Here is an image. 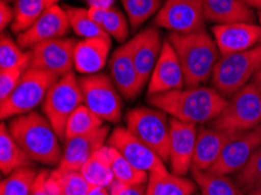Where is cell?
<instances>
[{"instance_id":"cell-1","label":"cell","mask_w":261,"mask_h":195,"mask_svg":"<svg viewBox=\"0 0 261 195\" xmlns=\"http://www.w3.org/2000/svg\"><path fill=\"white\" fill-rule=\"evenodd\" d=\"M227 101L217 89L204 86L187 87L148 96L151 106L178 121L196 125L213 121L226 106Z\"/></svg>"},{"instance_id":"cell-2","label":"cell","mask_w":261,"mask_h":195,"mask_svg":"<svg viewBox=\"0 0 261 195\" xmlns=\"http://www.w3.org/2000/svg\"><path fill=\"white\" fill-rule=\"evenodd\" d=\"M169 42L183 68L185 87L203 86L212 78L220 53L211 35L200 30L193 33H170Z\"/></svg>"},{"instance_id":"cell-3","label":"cell","mask_w":261,"mask_h":195,"mask_svg":"<svg viewBox=\"0 0 261 195\" xmlns=\"http://www.w3.org/2000/svg\"><path fill=\"white\" fill-rule=\"evenodd\" d=\"M9 130L15 142L32 161L45 165H59L63 151L57 131L46 116L32 111L11 118Z\"/></svg>"},{"instance_id":"cell-4","label":"cell","mask_w":261,"mask_h":195,"mask_svg":"<svg viewBox=\"0 0 261 195\" xmlns=\"http://www.w3.org/2000/svg\"><path fill=\"white\" fill-rule=\"evenodd\" d=\"M210 125L228 133H243L261 125V94L254 83L251 81L231 96Z\"/></svg>"},{"instance_id":"cell-5","label":"cell","mask_w":261,"mask_h":195,"mask_svg":"<svg viewBox=\"0 0 261 195\" xmlns=\"http://www.w3.org/2000/svg\"><path fill=\"white\" fill-rule=\"evenodd\" d=\"M261 69V43L251 49L220 57L212 74V85L224 96H233Z\"/></svg>"},{"instance_id":"cell-6","label":"cell","mask_w":261,"mask_h":195,"mask_svg":"<svg viewBox=\"0 0 261 195\" xmlns=\"http://www.w3.org/2000/svg\"><path fill=\"white\" fill-rule=\"evenodd\" d=\"M60 77L46 70L30 67L12 94L0 102V116L3 121L30 114L42 104L48 90Z\"/></svg>"},{"instance_id":"cell-7","label":"cell","mask_w":261,"mask_h":195,"mask_svg":"<svg viewBox=\"0 0 261 195\" xmlns=\"http://www.w3.org/2000/svg\"><path fill=\"white\" fill-rule=\"evenodd\" d=\"M126 129L155 151L164 161H169L170 121L168 114L157 107L141 106L130 110L125 117Z\"/></svg>"},{"instance_id":"cell-8","label":"cell","mask_w":261,"mask_h":195,"mask_svg":"<svg viewBox=\"0 0 261 195\" xmlns=\"http://www.w3.org/2000/svg\"><path fill=\"white\" fill-rule=\"evenodd\" d=\"M81 104H84V97L79 78L73 71L59 78L43 99L42 113L62 141L67 121Z\"/></svg>"},{"instance_id":"cell-9","label":"cell","mask_w":261,"mask_h":195,"mask_svg":"<svg viewBox=\"0 0 261 195\" xmlns=\"http://www.w3.org/2000/svg\"><path fill=\"white\" fill-rule=\"evenodd\" d=\"M84 104L95 115L110 123H117L122 117V95L107 74L86 75L79 78Z\"/></svg>"},{"instance_id":"cell-10","label":"cell","mask_w":261,"mask_h":195,"mask_svg":"<svg viewBox=\"0 0 261 195\" xmlns=\"http://www.w3.org/2000/svg\"><path fill=\"white\" fill-rule=\"evenodd\" d=\"M203 0H167L153 18L156 27L188 34L204 30Z\"/></svg>"},{"instance_id":"cell-11","label":"cell","mask_w":261,"mask_h":195,"mask_svg":"<svg viewBox=\"0 0 261 195\" xmlns=\"http://www.w3.org/2000/svg\"><path fill=\"white\" fill-rule=\"evenodd\" d=\"M108 145L116 149L130 164L145 173L168 172L163 159L134 136L126 127H116L108 137Z\"/></svg>"},{"instance_id":"cell-12","label":"cell","mask_w":261,"mask_h":195,"mask_svg":"<svg viewBox=\"0 0 261 195\" xmlns=\"http://www.w3.org/2000/svg\"><path fill=\"white\" fill-rule=\"evenodd\" d=\"M76 41L72 38H59L41 42L30 49L31 66L62 77L72 73L74 67V49Z\"/></svg>"},{"instance_id":"cell-13","label":"cell","mask_w":261,"mask_h":195,"mask_svg":"<svg viewBox=\"0 0 261 195\" xmlns=\"http://www.w3.org/2000/svg\"><path fill=\"white\" fill-rule=\"evenodd\" d=\"M261 145V125L251 131L237 133L225 145L218 160L208 171L218 174L238 173Z\"/></svg>"},{"instance_id":"cell-14","label":"cell","mask_w":261,"mask_h":195,"mask_svg":"<svg viewBox=\"0 0 261 195\" xmlns=\"http://www.w3.org/2000/svg\"><path fill=\"white\" fill-rule=\"evenodd\" d=\"M70 30L65 7L54 5L47 10L29 30L17 35V42L23 50L32 49L48 40L65 38Z\"/></svg>"},{"instance_id":"cell-15","label":"cell","mask_w":261,"mask_h":195,"mask_svg":"<svg viewBox=\"0 0 261 195\" xmlns=\"http://www.w3.org/2000/svg\"><path fill=\"white\" fill-rule=\"evenodd\" d=\"M197 133L196 124L180 122L176 118L170 119L169 162L171 173L184 177L191 170Z\"/></svg>"},{"instance_id":"cell-16","label":"cell","mask_w":261,"mask_h":195,"mask_svg":"<svg viewBox=\"0 0 261 195\" xmlns=\"http://www.w3.org/2000/svg\"><path fill=\"white\" fill-rule=\"evenodd\" d=\"M184 86L185 78L179 59L169 40L165 39L160 58L149 78L148 95L150 96L183 89Z\"/></svg>"},{"instance_id":"cell-17","label":"cell","mask_w":261,"mask_h":195,"mask_svg":"<svg viewBox=\"0 0 261 195\" xmlns=\"http://www.w3.org/2000/svg\"><path fill=\"white\" fill-rule=\"evenodd\" d=\"M110 77L122 97L134 99L145 86L138 74L129 41L114 51L109 60Z\"/></svg>"},{"instance_id":"cell-18","label":"cell","mask_w":261,"mask_h":195,"mask_svg":"<svg viewBox=\"0 0 261 195\" xmlns=\"http://www.w3.org/2000/svg\"><path fill=\"white\" fill-rule=\"evenodd\" d=\"M212 33L220 57L251 49L260 42V26L252 22L215 25Z\"/></svg>"},{"instance_id":"cell-19","label":"cell","mask_w":261,"mask_h":195,"mask_svg":"<svg viewBox=\"0 0 261 195\" xmlns=\"http://www.w3.org/2000/svg\"><path fill=\"white\" fill-rule=\"evenodd\" d=\"M132 47L133 59L135 62L138 74L146 85L151 76L153 68L160 58L163 41L161 33L156 26L148 27L138 33L132 40H129Z\"/></svg>"},{"instance_id":"cell-20","label":"cell","mask_w":261,"mask_h":195,"mask_svg":"<svg viewBox=\"0 0 261 195\" xmlns=\"http://www.w3.org/2000/svg\"><path fill=\"white\" fill-rule=\"evenodd\" d=\"M108 134L109 127L103 125L92 133L66 141L62 158L57 167L63 171H80L95 151L105 145Z\"/></svg>"},{"instance_id":"cell-21","label":"cell","mask_w":261,"mask_h":195,"mask_svg":"<svg viewBox=\"0 0 261 195\" xmlns=\"http://www.w3.org/2000/svg\"><path fill=\"white\" fill-rule=\"evenodd\" d=\"M237 133H228L208 127H199L191 171H208L216 164L225 145Z\"/></svg>"},{"instance_id":"cell-22","label":"cell","mask_w":261,"mask_h":195,"mask_svg":"<svg viewBox=\"0 0 261 195\" xmlns=\"http://www.w3.org/2000/svg\"><path fill=\"white\" fill-rule=\"evenodd\" d=\"M112 40L82 39L76 42L74 49V68L77 73L86 75L98 74L108 61Z\"/></svg>"},{"instance_id":"cell-23","label":"cell","mask_w":261,"mask_h":195,"mask_svg":"<svg viewBox=\"0 0 261 195\" xmlns=\"http://www.w3.org/2000/svg\"><path fill=\"white\" fill-rule=\"evenodd\" d=\"M205 18L216 25L234 22L254 23V12L246 0H203Z\"/></svg>"},{"instance_id":"cell-24","label":"cell","mask_w":261,"mask_h":195,"mask_svg":"<svg viewBox=\"0 0 261 195\" xmlns=\"http://www.w3.org/2000/svg\"><path fill=\"white\" fill-rule=\"evenodd\" d=\"M90 186H101L109 188L115 181L112 159H110L109 145H103L89 157L80 170Z\"/></svg>"},{"instance_id":"cell-25","label":"cell","mask_w":261,"mask_h":195,"mask_svg":"<svg viewBox=\"0 0 261 195\" xmlns=\"http://www.w3.org/2000/svg\"><path fill=\"white\" fill-rule=\"evenodd\" d=\"M32 161L20 145L12 136L9 126L2 122L0 125V170L9 176L21 167L32 166Z\"/></svg>"},{"instance_id":"cell-26","label":"cell","mask_w":261,"mask_h":195,"mask_svg":"<svg viewBox=\"0 0 261 195\" xmlns=\"http://www.w3.org/2000/svg\"><path fill=\"white\" fill-rule=\"evenodd\" d=\"M196 185L189 179L170 173L149 174L145 195H195Z\"/></svg>"},{"instance_id":"cell-27","label":"cell","mask_w":261,"mask_h":195,"mask_svg":"<svg viewBox=\"0 0 261 195\" xmlns=\"http://www.w3.org/2000/svg\"><path fill=\"white\" fill-rule=\"evenodd\" d=\"M88 14L97 25H100L110 38L118 42H124L129 34V20L115 6L105 9L100 6H89Z\"/></svg>"},{"instance_id":"cell-28","label":"cell","mask_w":261,"mask_h":195,"mask_svg":"<svg viewBox=\"0 0 261 195\" xmlns=\"http://www.w3.org/2000/svg\"><path fill=\"white\" fill-rule=\"evenodd\" d=\"M58 3L59 0H15L12 32L18 35L29 30L47 10L58 5Z\"/></svg>"},{"instance_id":"cell-29","label":"cell","mask_w":261,"mask_h":195,"mask_svg":"<svg viewBox=\"0 0 261 195\" xmlns=\"http://www.w3.org/2000/svg\"><path fill=\"white\" fill-rule=\"evenodd\" d=\"M192 177L201 195H244V190L239 185L225 174L210 171H192Z\"/></svg>"},{"instance_id":"cell-30","label":"cell","mask_w":261,"mask_h":195,"mask_svg":"<svg viewBox=\"0 0 261 195\" xmlns=\"http://www.w3.org/2000/svg\"><path fill=\"white\" fill-rule=\"evenodd\" d=\"M103 119L95 115L89 107L81 104L70 115L65 127V141L85 136L103 126Z\"/></svg>"},{"instance_id":"cell-31","label":"cell","mask_w":261,"mask_h":195,"mask_svg":"<svg viewBox=\"0 0 261 195\" xmlns=\"http://www.w3.org/2000/svg\"><path fill=\"white\" fill-rule=\"evenodd\" d=\"M65 10L68 15L70 29L74 33L82 39H110L108 34L106 33L100 25H97L94 20L89 17L88 10L82 9V7H73L66 6Z\"/></svg>"},{"instance_id":"cell-32","label":"cell","mask_w":261,"mask_h":195,"mask_svg":"<svg viewBox=\"0 0 261 195\" xmlns=\"http://www.w3.org/2000/svg\"><path fill=\"white\" fill-rule=\"evenodd\" d=\"M109 153L110 159H112L114 177H115L116 181L130 186L145 185L148 182L149 174L136 169L133 164H130L113 146H109Z\"/></svg>"},{"instance_id":"cell-33","label":"cell","mask_w":261,"mask_h":195,"mask_svg":"<svg viewBox=\"0 0 261 195\" xmlns=\"http://www.w3.org/2000/svg\"><path fill=\"white\" fill-rule=\"evenodd\" d=\"M38 173L32 166L21 167L2 181L0 195H31Z\"/></svg>"},{"instance_id":"cell-34","label":"cell","mask_w":261,"mask_h":195,"mask_svg":"<svg viewBox=\"0 0 261 195\" xmlns=\"http://www.w3.org/2000/svg\"><path fill=\"white\" fill-rule=\"evenodd\" d=\"M129 25L138 30L146 20L156 15L161 9V0H122Z\"/></svg>"},{"instance_id":"cell-35","label":"cell","mask_w":261,"mask_h":195,"mask_svg":"<svg viewBox=\"0 0 261 195\" xmlns=\"http://www.w3.org/2000/svg\"><path fill=\"white\" fill-rule=\"evenodd\" d=\"M60 184L62 195H87L90 188L80 171H63L55 169L50 172Z\"/></svg>"},{"instance_id":"cell-36","label":"cell","mask_w":261,"mask_h":195,"mask_svg":"<svg viewBox=\"0 0 261 195\" xmlns=\"http://www.w3.org/2000/svg\"><path fill=\"white\" fill-rule=\"evenodd\" d=\"M236 182L247 193L261 187V145L253 153L246 166L237 174Z\"/></svg>"},{"instance_id":"cell-37","label":"cell","mask_w":261,"mask_h":195,"mask_svg":"<svg viewBox=\"0 0 261 195\" xmlns=\"http://www.w3.org/2000/svg\"><path fill=\"white\" fill-rule=\"evenodd\" d=\"M31 60V50H26L25 58L21 60L20 63L12 68L0 70V102L5 101L12 94V91L21 79L23 73L30 68Z\"/></svg>"},{"instance_id":"cell-38","label":"cell","mask_w":261,"mask_h":195,"mask_svg":"<svg viewBox=\"0 0 261 195\" xmlns=\"http://www.w3.org/2000/svg\"><path fill=\"white\" fill-rule=\"evenodd\" d=\"M26 51H23L17 41L5 31L2 32L0 38V70L9 69L17 66L25 58Z\"/></svg>"},{"instance_id":"cell-39","label":"cell","mask_w":261,"mask_h":195,"mask_svg":"<svg viewBox=\"0 0 261 195\" xmlns=\"http://www.w3.org/2000/svg\"><path fill=\"white\" fill-rule=\"evenodd\" d=\"M145 187L146 185H124L115 180L109 187V192L112 195H145Z\"/></svg>"},{"instance_id":"cell-40","label":"cell","mask_w":261,"mask_h":195,"mask_svg":"<svg viewBox=\"0 0 261 195\" xmlns=\"http://www.w3.org/2000/svg\"><path fill=\"white\" fill-rule=\"evenodd\" d=\"M13 20H14L13 7H11L7 2L2 0V2H0V29H2V32L5 31L7 26L12 25Z\"/></svg>"},{"instance_id":"cell-41","label":"cell","mask_w":261,"mask_h":195,"mask_svg":"<svg viewBox=\"0 0 261 195\" xmlns=\"http://www.w3.org/2000/svg\"><path fill=\"white\" fill-rule=\"evenodd\" d=\"M47 174H48L47 171H41V172L38 173L37 178H35L33 189H32L31 195H50L48 192H47V188L45 185Z\"/></svg>"},{"instance_id":"cell-42","label":"cell","mask_w":261,"mask_h":195,"mask_svg":"<svg viewBox=\"0 0 261 195\" xmlns=\"http://www.w3.org/2000/svg\"><path fill=\"white\" fill-rule=\"evenodd\" d=\"M87 195H112L108 190V188L101 186H90Z\"/></svg>"},{"instance_id":"cell-43","label":"cell","mask_w":261,"mask_h":195,"mask_svg":"<svg viewBox=\"0 0 261 195\" xmlns=\"http://www.w3.org/2000/svg\"><path fill=\"white\" fill-rule=\"evenodd\" d=\"M89 6H100L105 7V9H109V7L114 6V0H87Z\"/></svg>"},{"instance_id":"cell-44","label":"cell","mask_w":261,"mask_h":195,"mask_svg":"<svg viewBox=\"0 0 261 195\" xmlns=\"http://www.w3.org/2000/svg\"><path fill=\"white\" fill-rule=\"evenodd\" d=\"M252 82L254 83L255 87H256V89H258L259 93L261 94V69L258 71V73L255 74V76L253 77Z\"/></svg>"},{"instance_id":"cell-45","label":"cell","mask_w":261,"mask_h":195,"mask_svg":"<svg viewBox=\"0 0 261 195\" xmlns=\"http://www.w3.org/2000/svg\"><path fill=\"white\" fill-rule=\"evenodd\" d=\"M246 3L251 9L259 10L261 12V0H246Z\"/></svg>"},{"instance_id":"cell-46","label":"cell","mask_w":261,"mask_h":195,"mask_svg":"<svg viewBox=\"0 0 261 195\" xmlns=\"http://www.w3.org/2000/svg\"><path fill=\"white\" fill-rule=\"evenodd\" d=\"M247 195H261V187H259V188H255L251 190V192H248Z\"/></svg>"},{"instance_id":"cell-47","label":"cell","mask_w":261,"mask_h":195,"mask_svg":"<svg viewBox=\"0 0 261 195\" xmlns=\"http://www.w3.org/2000/svg\"><path fill=\"white\" fill-rule=\"evenodd\" d=\"M259 26H260V30H261V12L259 13ZM260 43H261V37H260Z\"/></svg>"},{"instance_id":"cell-48","label":"cell","mask_w":261,"mask_h":195,"mask_svg":"<svg viewBox=\"0 0 261 195\" xmlns=\"http://www.w3.org/2000/svg\"><path fill=\"white\" fill-rule=\"evenodd\" d=\"M4 2H7V3H9V2H13V0H4ZM14 2H15V0H14Z\"/></svg>"}]
</instances>
